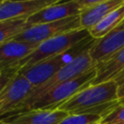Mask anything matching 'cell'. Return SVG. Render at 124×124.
Masks as SVG:
<instances>
[{
  "label": "cell",
  "instance_id": "obj_5",
  "mask_svg": "<svg viewBox=\"0 0 124 124\" xmlns=\"http://www.w3.org/2000/svg\"><path fill=\"white\" fill-rule=\"evenodd\" d=\"M79 15L67 17L62 20L47 22L43 24H37L26 27L20 34H18L15 40L32 43L39 45L44 41L51 39L53 37L80 29Z\"/></svg>",
  "mask_w": 124,
  "mask_h": 124
},
{
  "label": "cell",
  "instance_id": "obj_23",
  "mask_svg": "<svg viewBox=\"0 0 124 124\" xmlns=\"http://www.w3.org/2000/svg\"><path fill=\"white\" fill-rule=\"evenodd\" d=\"M1 2H2V0H0V3H1Z\"/></svg>",
  "mask_w": 124,
  "mask_h": 124
},
{
  "label": "cell",
  "instance_id": "obj_3",
  "mask_svg": "<svg viewBox=\"0 0 124 124\" xmlns=\"http://www.w3.org/2000/svg\"><path fill=\"white\" fill-rule=\"evenodd\" d=\"M95 77L96 69L94 68L77 78L63 82L34 99L24 108L22 112L33 109H57L78 92L89 86Z\"/></svg>",
  "mask_w": 124,
  "mask_h": 124
},
{
  "label": "cell",
  "instance_id": "obj_22",
  "mask_svg": "<svg viewBox=\"0 0 124 124\" xmlns=\"http://www.w3.org/2000/svg\"><path fill=\"white\" fill-rule=\"evenodd\" d=\"M118 102H119V103H124V99H122V100H119Z\"/></svg>",
  "mask_w": 124,
  "mask_h": 124
},
{
  "label": "cell",
  "instance_id": "obj_16",
  "mask_svg": "<svg viewBox=\"0 0 124 124\" xmlns=\"http://www.w3.org/2000/svg\"><path fill=\"white\" fill-rule=\"evenodd\" d=\"M26 20L24 18H17L0 21V46L20 34L27 27Z\"/></svg>",
  "mask_w": 124,
  "mask_h": 124
},
{
  "label": "cell",
  "instance_id": "obj_24",
  "mask_svg": "<svg viewBox=\"0 0 124 124\" xmlns=\"http://www.w3.org/2000/svg\"><path fill=\"white\" fill-rule=\"evenodd\" d=\"M0 74H1V71H0Z\"/></svg>",
  "mask_w": 124,
  "mask_h": 124
},
{
  "label": "cell",
  "instance_id": "obj_17",
  "mask_svg": "<svg viewBox=\"0 0 124 124\" xmlns=\"http://www.w3.org/2000/svg\"><path fill=\"white\" fill-rule=\"evenodd\" d=\"M102 116L93 113H70L58 124H100Z\"/></svg>",
  "mask_w": 124,
  "mask_h": 124
},
{
  "label": "cell",
  "instance_id": "obj_1",
  "mask_svg": "<svg viewBox=\"0 0 124 124\" xmlns=\"http://www.w3.org/2000/svg\"><path fill=\"white\" fill-rule=\"evenodd\" d=\"M118 84L110 80L99 84H90L71 99L61 105L57 109L70 113H93L103 116L118 104Z\"/></svg>",
  "mask_w": 124,
  "mask_h": 124
},
{
  "label": "cell",
  "instance_id": "obj_8",
  "mask_svg": "<svg viewBox=\"0 0 124 124\" xmlns=\"http://www.w3.org/2000/svg\"><path fill=\"white\" fill-rule=\"evenodd\" d=\"M57 0H2L0 3V21L8 19H27L42 9Z\"/></svg>",
  "mask_w": 124,
  "mask_h": 124
},
{
  "label": "cell",
  "instance_id": "obj_9",
  "mask_svg": "<svg viewBox=\"0 0 124 124\" xmlns=\"http://www.w3.org/2000/svg\"><path fill=\"white\" fill-rule=\"evenodd\" d=\"M79 14H80V9L78 0H72L62 3L56 1L55 3L42 9L41 11L31 16L29 18H27L26 23L28 27L37 24L62 20L70 16H78Z\"/></svg>",
  "mask_w": 124,
  "mask_h": 124
},
{
  "label": "cell",
  "instance_id": "obj_2",
  "mask_svg": "<svg viewBox=\"0 0 124 124\" xmlns=\"http://www.w3.org/2000/svg\"><path fill=\"white\" fill-rule=\"evenodd\" d=\"M88 38H90L88 30L80 28L44 41L37 46L31 54L18 63L19 70L26 69L40 61L64 54Z\"/></svg>",
  "mask_w": 124,
  "mask_h": 124
},
{
  "label": "cell",
  "instance_id": "obj_13",
  "mask_svg": "<svg viewBox=\"0 0 124 124\" xmlns=\"http://www.w3.org/2000/svg\"><path fill=\"white\" fill-rule=\"evenodd\" d=\"M96 77L91 84H99L115 78L124 72V47L95 65Z\"/></svg>",
  "mask_w": 124,
  "mask_h": 124
},
{
  "label": "cell",
  "instance_id": "obj_12",
  "mask_svg": "<svg viewBox=\"0 0 124 124\" xmlns=\"http://www.w3.org/2000/svg\"><path fill=\"white\" fill-rule=\"evenodd\" d=\"M38 45L10 40L0 46V70L12 66H18V63L31 54Z\"/></svg>",
  "mask_w": 124,
  "mask_h": 124
},
{
  "label": "cell",
  "instance_id": "obj_7",
  "mask_svg": "<svg viewBox=\"0 0 124 124\" xmlns=\"http://www.w3.org/2000/svg\"><path fill=\"white\" fill-rule=\"evenodd\" d=\"M68 52L40 61L26 69L19 70L18 74L23 76L24 78L33 86V88L40 86L48 80L56 72H58L67 62L70 61H66L65 59V56Z\"/></svg>",
  "mask_w": 124,
  "mask_h": 124
},
{
  "label": "cell",
  "instance_id": "obj_19",
  "mask_svg": "<svg viewBox=\"0 0 124 124\" xmlns=\"http://www.w3.org/2000/svg\"><path fill=\"white\" fill-rule=\"evenodd\" d=\"M0 93L3 91V89L11 82V80L16 76V74L19 71L18 66H12L9 68H5L0 70Z\"/></svg>",
  "mask_w": 124,
  "mask_h": 124
},
{
  "label": "cell",
  "instance_id": "obj_6",
  "mask_svg": "<svg viewBox=\"0 0 124 124\" xmlns=\"http://www.w3.org/2000/svg\"><path fill=\"white\" fill-rule=\"evenodd\" d=\"M32 89L33 86L17 73L0 93V119L16 114Z\"/></svg>",
  "mask_w": 124,
  "mask_h": 124
},
{
  "label": "cell",
  "instance_id": "obj_11",
  "mask_svg": "<svg viewBox=\"0 0 124 124\" xmlns=\"http://www.w3.org/2000/svg\"><path fill=\"white\" fill-rule=\"evenodd\" d=\"M68 115L60 109H33L0 119L2 124H58Z\"/></svg>",
  "mask_w": 124,
  "mask_h": 124
},
{
  "label": "cell",
  "instance_id": "obj_10",
  "mask_svg": "<svg viewBox=\"0 0 124 124\" xmlns=\"http://www.w3.org/2000/svg\"><path fill=\"white\" fill-rule=\"evenodd\" d=\"M124 47V21L113 29L111 32L104 36L99 40H95V43L89 48L88 52L96 65L113 53Z\"/></svg>",
  "mask_w": 124,
  "mask_h": 124
},
{
  "label": "cell",
  "instance_id": "obj_14",
  "mask_svg": "<svg viewBox=\"0 0 124 124\" xmlns=\"http://www.w3.org/2000/svg\"><path fill=\"white\" fill-rule=\"evenodd\" d=\"M122 2L123 0H100L94 7L82 11L79 14L81 28L90 30Z\"/></svg>",
  "mask_w": 124,
  "mask_h": 124
},
{
  "label": "cell",
  "instance_id": "obj_4",
  "mask_svg": "<svg viewBox=\"0 0 124 124\" xmlns=\"http://www.w3.org/2000/svg\"><path fill=\"white\" fill-rule=\"evenodd\" d=\"M89 48L83 50L82 52H80L79 54L75 56L73 59H71L69 62H67L58 72H56L45 83L41 84L40 86H37V87L33 88L32 91L30 92L28 97L25 99V101L23 102V104L21 105V107L19 108V109L17 110L16 113L22 112L24 108L30 102H32L34 99L40 97L41 95L46 93L50 89L56 87L57 85L63 83V82H66L68 80L77 78L82 76L83 74L87 73L88 71L94 69L95 68V64L93 63V61H92V59H91V57L89 55V52H88Z\"/></svg>",
  "mask_w": 124,
  "mask_h": 124
},
{
  "label": "cell",
  "instance_id": "obj_20",
  "mask_svg": "<svg viewBox=\"0 0 124 124\" xmlns=\"http://www.w3.org/2000/svg\"><path fill=\"white\" fill-rule=\"evenodd\" d=\"M117 96H118V101L124 99V82L118 85V87H117Z\"/></svg>",
  "mask_w": 124,
  "mask_h": 124
},
{
  "label": "cell",
  "instance_id": "obj_18",
  "mask_svg": "<svg viewBox=\"0 0 124 124\" xmlns=\"http://www.w3.org/2000/svg\"><path fill=\"white\" fill-rule=\"evenodd\" d=\"M100 124H124V103H119L102 116Z\"/></svg>",
  "mask_w": 124,
  "mask_h": 124
},
{
  "label": "cell",
  "instance_id": "obj_15",
  "mask_svg": "<svg viewBox=\"0 0 124 124\" xmlns=\"http://www.w3.org/2000/svg\"><path fill=\"white\" fill-rule=\"evenodd\" d=\"M124 21V0L112 10L105 18H103L98 24L88 30L89 35L94 40H99L111 32L117 26H119Z\"/></svg>",
  "mask_w": 124,
  "mask_h": 124
},
{
  "label": "cell",
  "instance_id": "obj_21",
  "mask_svg": "<svg viewBox=\"0 0 124 124\" xmlns=\"http://www.w3.org/2000/svg\"><path fill=\"white\" fill-rule=\"evenodd\" d=\"M115 81L117 82V84H118V85L124 82V72H122V73H121V74H120V75L115 78Z\"/></svg>",
  "mask_w": 124,
  "mask_h": 124
}]
</instances>
